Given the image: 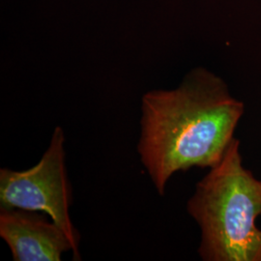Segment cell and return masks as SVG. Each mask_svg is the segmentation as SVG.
<instances>
[{
  "instance_id": "obj_1",
  "label": "cell",
  "mask_w": 261,
  "mask_h": 261,
  "mask_svg": "<svg viewBox=\"0 0 261 261\" xmlns=\"http://www.w3.org/2000/svg\"><path fill=\"white\" fill-rule=\"evenodd\" d=\"M245 112L224 80L204 68L171 90L142 96L138 152L160 196L179 171L218 165Z\"/></svg>"
},
{
  "instance_id": "obj_2",
  "label": "cell",
  "mask_w": 261,
  "mask_h": 261,
  "mask_svg": "<svg viewBox=\"0 0 261 261\" xmlns=\"http://www.w3.org/2000/svg\"><path fill=\"white\" fill-rule=\"evenodd\" d=\"M187 211L200 228L202 260L261 261V180L244 167L240 140L196 184Z\"/></svg>"
},
{
  "instance_id": "obj_3",
  "label": "cell",
  "mask_w": 261,
  "mask_h": 261,
  "mask_svg": "<svg viewBox=\"0 0 261 261\" xmlns=\"http://www.w3.org/2000/svg\"><path fill=\"white\" fill-rule=\"evenodd\" d=\"M72 189L66 168L65 134L57 126L42 158L27 170L0 169V208L47 215L69 238L73 259L82 260L80 234L72 223Z\"/></svg>"
},
{
  "instance_id": "obj_4",
  "label": "cell",
  "mask_w": 261,
  "mask_h": 261,
  "mask_svg": "<svg viewBox=\"0 0 261 261\" xmlns=\"http://www.w3.org/2000/svg\"><path fill=\"white\" fill-rule=\"evenodd\" d=\"M47 215L19 208H0V237L14 261H60L73 246L65 232Z\"/></svg>"
}]
</instances>
